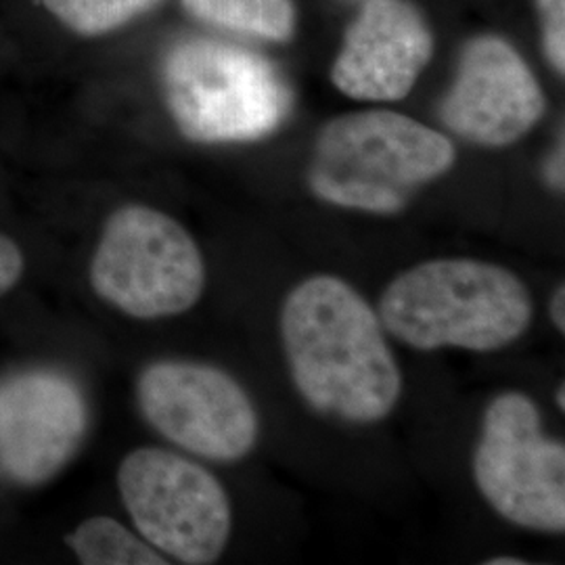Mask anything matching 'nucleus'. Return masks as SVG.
I'll return each mask as SVG.
<instances>
[{
	"label": "nucleus",
	"instance_id": "1",
	"mask_svg": "<svg viewBox=\"0 0 565 565\" xmlns=\"http://www.w3.org/2000/svg\"><path fill=\"white\" fill-rule=\"evenodd\" d=\"M380 315L340 277L315 275L281 308V340L294 385L315 411L377 424L403 396V371Z\"/></svg>",
	"mask_w": 565,
	"mask_h": 565
},
{
	"label": "nucleus",
	"instance_id": "2",
	"mask_svg": "<svg viewBox=\"0 0 565 565\" xmlns=\"http://www.w3.org/2000/svg\"><path fill=\"white\" fill-rule=\"evenodd\" d=\"M525 282L505 266L438 258L401 273L385 287V331L415 350L494 352L518 342L532 323Z\"/></svg>",
	"mask_w": 565,
	"mask_h": 565
},
{
	"label": "nucleus",
	"instance_id": "3",
	"mask_svg": "<svg viewBox=\"0 0 565 565\" xmlns=\"http://www.w3.org/2000/svg\"><path fill=\"white\" fill-rule=\"evenodd\" d=\"M452 163L455 147L438 130L394 111H356L321 130L308 182L323 202L396 214Z\"/></svg>",
	"mask_w": 565,
	"mask_h": 565
},
{
	"label": "nucleus",
	"instance_id": "4",
	"mask_svg": "<svg viewBox=\"0 0 565 565\" xmlns=\"http://www.w3.org/2000/svg\"><path fill=\"white\" fill-rule=\"evenodd\" d=\"M166 103L186 139L258 141L281 126L291 95L268 61L228 42L182 41L163 63Z\"/></svg>",
	"mask_w": 565,
	"mask_h": 565
},
{
	"label": "nucleus",
	"instance_id": "5",
	"mask_svg": "<svg viewBox=\"0 0 565 565\" xmlns=\"http://www.w3.org/2000/svg\"><path fill=\"white\" fill-rule=\"evenodd\" d=\"M97 296L128 317H177L205 289L202 249L181 224L147 205H124L103 228L90 264Z\"/></svg>",
	"mask_w": 565,
	"mask_h": 565
},
{
	"label": "nucleus",
	"instance_id": "6",
	"mask_svg": "<svg viewBox=\"0 0 565 565\" xmlns=\"http://www.w3.org/2000/svg\"><path fill=\"white\" fill-rule=\"evenodd\" d=\"M473 480L507 522L564 534L565 445L546 436L543 415L530 396L503 392L486 406Z\"/></svg>",
	"mask_w": 565,
	"mask_h": 565
},
{
	"label": "nucleus",
	"instance_id": "7",
	"mask_svg": "<svg viewBox=\"0 0 565 565\" xmlns=\"http://www.w3.org/2000/svg\"><path fill=\"white\" fill-rule=\"evenodd\" d=\"M121 501L142 539L189 565L223 557L233 530L224 486L202 465L162 448L130 452L118 471Z\"/></svg>",
	"mask_w": 565,
	"mask_h": 565
},
{
	"label": "nucleus",
	"instance_id": "8",
	"mask_svg": "<svg viewBox=\"0 0 565 565\" xmlns=\"http://www.w3.org/2000/svg\"><path fill=\"white\" fill-rule=\"evenodd\" d=\"M137 398L163 438L203 459L239 461L258 443V411L223 369L184 361L151 364L139 377Z\"/></svg>",
	"mask_w": 565,
	"mask_h": 565
},
{
	"label": "nucleus",
	"instance_id": "9",
	"mask_svg": "<svg viewBox=\"0 0 565 565\" xmlns=\"http://www.w3.org/2000/svg\"><path fill=\"white\" fill-rule=\"evenodd\" d=\"M86 427L84 396L65 375L39 371L0 385V465L20 484H42L60 473Z\"/></svg>",
	"mask_w": 565,
	"mask_h": 565
},
{
	"label": "nucleus",
	"instance_id": "10",
	"mask_svg": "<svg viewBox=\"0 0 565 565\" xmlns=\"http://www.w3.org/2000/svg\"><path fill=\"white\" fill-rule=\"evenodd\" d=\"M545 95L522 57L501 39L465 49L459 76L443 105L446 126L467 141L505 147L543 118Z\"/></svg>",
	"mask_w": 565,
	"mask_h": 565
},
{
	"label": "nucleus",
	"instance_id": "11",
	"mask_svg": "<svg viewBox=\"0 0 565 565\" xmlns=\"http://www.w3.org/2000/svg\"><path fill=\"white\" fill-rule=\"evenodd\" d=\"M431 57L422 13L404 0H369L348 30L333 84L361 102L404 99Z\"/></svg>",
	"mask_w": 565,
	"mask_h": 565
},
{
	"label": "nucleus",
	"instance_id": "12",
	"mask_svg": "<svg viewBox=\"0 0 565 565\" xmlns=\"http://www.w3.org/2000/svg\"><path fill=\"white\" fill-rule=\"evenodd\" d=\"M182 4L207 23L268 41H287L294 30L291 0H182Z\"/></svg>",
	"mask_w": 565,
	"mask_h": 565
},
{
	"label": "nucleus",
	"instance_id": "13",
	"mask_svg": "<svg viewBox=\"0 0 565 565\" xmlns=\"http://www.w3.org/2000/svg\"><path fill=\"white\" fill-rule=\"evenodd\" d=\"M67 545L86 565H166L156 546L139 541L128 527L111 518H90L82 522Z\"/></svg>",
	"mask_w": 565,
	"mask_h": 565
},
{
	"label": "nucleus",
	"instance_id": "14",
	"mask_svg": "<svg viewBox=\"0 0 565 565\" xmlns=\"http://www.w3.org/2000/svg\"><path fill=\"white\" fill-rule=\"evenodd\" d=\"M44 7L78 34L95 36L116 30L160 0H42Z\"/></svg>",
	"mask_w": 565,
	"mask_h": 565
},
{
	"label": "nucleus",
	"instance_id": "15",
	"mask_svg": "<svg viewBox=\"0 0 565 565\" xmlns=\"http://www.w3.org/2000/svg\"><path fill=\"white\" fill-rule=\"evenodd\" d=\"M545 15L546 55L557 72L565 67V0H539Z\"/></svg>",
	"mask_w": 565,
	"mask_h": 565
},
{
	"label": "nucleus",
	"instance_id": "16",
	"mask_svg": "<svg viewBox=\"0 0 565 565\" xmlns=\"http://www.w3.org/2000/svg\"><path fill=\"white\" fill-rule=\"evenodd\" d=\"M21 270H23V258H21L20 247L9 237L0 235V294H4L7 289H11L15 282L20 281Z\"/></svg>",
	"mask_w": 565,
	"mask_h": 565
},
{
	"label": "nucleus",
	"instance_id": "17",
	"mask_svg": "<svg viewBox=\"0 0 565 565\" xmlns=\"http://www.w3.org/2000/svg\"><path fill=\"white\" fill-rule=\"evenodd\" d=\"M548 315H551V323L555 324V329L564 335L565 333V287L564 282L559 287H555L551 303H548Z\"/></svg>",
	"mask_w": 565,
	"mask_h": 565
},
{
	"label": "nucleus",
	"instance_id": "18",
	"mask_svg": "<svg viewBox=\"0 0 565 565\" xmlns=\"http://www.w3.org/2000/svg\"><path fill=\"white\" fill-rule=\"evenodd\" d=\"M564 145H559V149L551 156V160L546 163V179L553 189L564 191Z\"/></svg>",
	"mask_w": 565,
	"mask_h": 565
},
{
	"label": "nucleus",
	"instance_id": "19",
	"mask_svg": "<svg viewBox=\"0 0 565 565\" xmlns=\"http://www.w3.org/2000/svg\"><path fill=\"white\" fill-rule=\"evenodd\" d=\"M486 565H525L527 562L525 559H520V557H492V559H488L484 562Z\"/></svg>",
	"mask_w": 565,
	"mask_h": 565
},
{
	"label": "nucleus",
	"instance_id": "20",
	"mask_svg": "<svg viewBox=\"0 0 565 565\" xmlns=\"http://www.w3.org/2000/svg\"><path fill=\"white\" fill-rule=\"evenodd\" d=\"M555 403L559 406V411L564 413L565 411V385L564 382L557 385V390H555Z\"/></svg>",
	"mask_w": 565,
	"mask_h": 565
}]
</instances>
